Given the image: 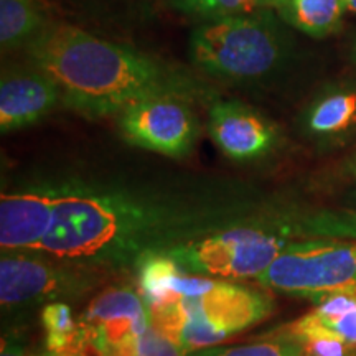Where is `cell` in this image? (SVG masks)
<instances>
[{"label": "cell", "mask_w": 356, "mask_h": 356, "mask_svg": "<svg viewBox=\"0 0 356 356\" xmlns=\"http://www.w3.org/2000/svg\"><path fill=\"white\" fill-rule=\"evenodd\" d=\"M345 3H346V8H348V12L356 13V0H345Z\"/></svg>", "instance_id": "cell-24"}, {"label": "cell", "mask_w": 356, "mask_h": 356, "mask_svg": "<svg viewBox=\"0 0 356 356\" xmlns=\"http://www.w3.org/2000/svg\"><path fill=\"white\" fill-rule=\"evenodd\" d=\"M61 101L60 86L38 68L3 74L0 129L3 134L38 122Z\"/></svg>", "instance_id": "cell-12"}, {"label": "cell", "mask_w": 356, "mask_h": 356, "mask_svg": "<svg viewBox=\"0 0 356 356\" xmlns=\"http://www.w3.org/2000/svg\"><path fill=\"white\" fill-rule=\"evenodd\" d=\"M262 215L256 198L149 185L61 180L55 218L37 251L81 267L136 269L147 256Z\"/></svg>", "instance_id": "cell-1"}, {"label": "cell", "mask_w": 356, "mask_h": 356, "mask_svg": "<svg viewBox=\"0 0 356 356\" xmlns=\"http://www.w3.org/2000/svg\"><path fill=\"white\" fill-rule=\"evenodd\" d=\"M47 26L33 0H0V43L3 50L26 47Z\"/></svg>", "instance_id": "cell-15"}, {"label": "cell", "mask_w": 356, "mask_h": 356, "mask_svg": "<svg viewBox=\"0 0 356 356\" xmlns=\"http://www.w3.org/2000/svg\"><path fill=\"white\" fill-rule=\"evenodd\" d=\"M178 10L190 15L202 17L204 20H215L221 17L252 13L270 8L273 0H172Z\"/></svg>", "instance_id": "cell-18"}, {"label": "cell", "mask_w": 356, "mask_h": 356, "mask_svg": "<svg viewBox=\"0 0 356 356\" xmlns=\"http://www.w3.org/2000/svg\"><path fill=\"white\" fill-rule=\"evenodd\" d=\"M78 322L84 343L97 356H134L152 317L142 293L121 286L99 293Z\"/></svg>", "instance_id": "cell-8"}, {"label": "cell", "mask_w": 356, "mask_h": 356, "mask_svg": "<svg viewBox=\"0 0 356 356\" xmlns=\"http://www.w3.org/2000/svg\"><path fill=\"white\" fill-rule=\"evenodd\" d=\"M304 127L312 137L337 140L356 132V84L325 89L310 102Z\"/></svg>", "instance_id": "cell-13"}, {"label": "cell", "mask_w": 356, "mask_h": 356, "mask_svg": "<svg viewBox=\"0 0 356 356\" xmlns=\"http://www.w3.org/2000/svg\"><path fill=\"white\" fill-rule=\"evenodd\" d=\"M104 274L40 251H2L0 304L20 310L79 299L101 284Z\"/></svg>", "instance_id": "cell-7"}, {"label": "cell", "mask_w": 356, "mask_h": 356, "mask_svg": "<svg viewBox=\"0 0 356 356\" xmlns=\"http://www.w3.org/2000/svg\"><path fill=\"white\" fill-rule=\"evenodd\" d=\"M257 282L269 291L305 297L314 304L335 292L356 289V239H293Z\"/></svg>", "instance_id": "cell-6"}, {"label": "cell", "mask_w": 356, "mask_h": 356, "mask_svg": "<svg viewBox=\"0 0 356 356\" xmlns=\"http://www.w3.org/2000/svg\"><path fill=\"white\" fill-rule=\"evenodd\" d=\"M292 338L307 356H356V343L325 333H297V335H274Z\"/></svg>", "instance_id": "cell-21"}, {"label": "cell", "mask_w": 356, "mask_h": 356, "mask_svg": "<svg viewBox=\"0 0 356 356\" xmlns=\"http://www.w3.org/2000/svg\"><path fill=\"white\" fill-rule=\"evenodd\" d=\"M124 139L150 152L181 159L197 142L200 127L185 97L154 96L118 115Z\"/></svg>", "instance_id": "cell-9"}, {"label": "cell", "mask_w": 356, "mask_h": 356, "mask_svg": "<svg viewBox=\"0 0 356 356\" xmlns=\"http://www.w3.org/2000/svg\"><path fill=\"white\" fill-rule=\"evenodd\" d=\"M300 231L310 236L356 239V213H320L302 221Z\"/></svg>", "instance_id": "cell-20"}, {"label": "cell", "mask_w": 356, "mask_h": 356, "mask_svg": "<svg viewBox=\"0 0 356 356\" xmlns=\"http://www.w3.org/2000/svg\"><path fill=\"white\" fill-rule=\"evenodd\" d=\"M61 180L24 184L0 198V248L2 251H37L50 233Z\"/></svg>", "instance_id": "cell-10"}, {"label": "cell", "mask_w": 356, "mask_h": 356, "mask_svg": "<svg viewBox=\"0 0 356 356\" xmlns=\"http://www.w3.org/2000/svg\"><path fill=\"white\" fill-rule=\"evenodd\" d=\"M0 356H44V355L33 353V351H30L24 343H22L19 338H13L8 335V337H3Z\"/></svg>", "instance_id": "cell-23"}, {"label": "cell", "mask_w": 356, "mask_h": 356, "mask_svg": "<svg viewBox=\"0 0 356 356\" xmlns=\"http://www.w3.org/2000/svg\"><path fill=\"white\" fill-rule=\"evenodd\" d=\"M213 142L234 162H254L277 145V129L264 115L238 101H218L208 114Z\"/></svg>", "instance_id": "cell-11"}, {"label": "cell", "mask_w": 356, "mask_h": 356, "mask_svg": "<svg viewBox=\"0 0 356 356\" xmlns=\"http://www.w3.org/2000/svg\"><path fill=\"white\" fill-rule=\"evenodd\" d=\"M25 51L35 68L60 86L61 101L88 118L119 115L154 96L185 97L191 89L154 58L73 25H47Z\"/></svg>", "instance_id": "cell-2"}, {"label": "cell", "mask_w": 356, "mask_h": 356, "mask_svg": "<svg viewBox=\"0 0 356 356\" xmlns=\"http://www.w3.org/2000/svg\"><path fill=\"white\" fill-rule=\"evenodd\" d=\"M270 8L293 29L317 38L338 30L348 12L345 0H273Z\"/></svg>", "instance_id": "cell-14"}, {"label": "cell", "mask_w": 356, "mask_h": 356, "mask_svg": "<svg viewBox=\"0 0 356 356\" xmlns=\"http://www.w3.org/2000/svg\"><path fill=\"white\" fill-rule=\"evenodd\" d=\"M275 335H297V333H325V335L338 337L341 340L356 343V310L346 312L343 315H320L310 310L299 320L284 325Z\"/></svg>", "instance_id": "cell-17"}, {"label": "cell", "mask_w": 356, "mask_h": 356, "mask_svg": "<svg viewBox=\"0 0 356 356\" xmlns=\"http://www.w3.org/2000/svg\"><path fill=\"white\" fill-rule=\"evenodd\" d=\"M207 20L191 33V58L211 76L228 81H254L273 73L282 58V40L267 13Z\"/></svg>", "instance_id": "cell-5"}, {"label": "cell", "mask_w": 356, "mask_h": 356, "mask_svg": "<svg viewBox=\"0 0 356 356\" xmlns=\"http://www.w3.org/2000/svg\"><path fill=\"white\" fill-rule=\"evenodd\" d=\"M353 50H355V58H356V42H355V48H353Z\"/></svg>", "instance_id": "cell-26"}, {"label": "cell", "mask_w": 356, "mask_h": 356, "mask_svg": "<svg viewBox=\"0 0 356 356\" xmlns=\"http://www.w3.org/2000/svg\"><path fill=\"white\" fill-rule=\"evenodd\" d=\"M269 293L229 280H213L207 291L150 310L155 327L188 353L211 348L273 314Z\"/></svg>", "instance_id": "cell-3"}, {"label": "cell", "mask_w": 356, "mask_h": 356, "mask_svg": "<svg viewBox=\"0 0 356 356\" xmlns=\"http://www.w3.org/2000/svg\"><path fill=\"white\" fill-rule=\"evenodd\" d=\"M190 356H307L304 348L296 340L286 337H274L256 343L238 346H211L198 350Z\"/></svg>", "instance_id": "cell-19"}, {"label": "cell", "mask_w": 356, "mask_h": 356, "mask_svg": "<svg viewBox=\"0 0 356 356\" xmlns=\"http://www.w3.org/2000/svg\"><path fill=\"white\" fill-rule=\"evenodd\" d=\"M42 323L44 328V345L48 351L66 353V351H81L86 346L79 322L73 318V309L68 302L44 305L42 309Z\"/></svg>", "instance_id": "cell-16"}, {"label": "cell", "mask_w": 356, "mask_h": 356, "mask_svg": "<svg viewBox=\"0 0 356 356\" xmlns=\"http://www.w3.org/2000/svg\"><path fill=\"white\" fill-rule=\"evenodd\" d=\"M353 175H355V178H356V162L353 163Z\"/></svg>", "instance_id": "cell-25"}, {"label": "cell", "mask_w": 356, "mask_h": 356, "mask_svg": "<svg viewBox=\"0 0 356 356\" xmlns=\"http://www.w3.org/2000/svg\"><path fill=\"white\" fill-rule=\"evenodd\" d=\"M134 356H190V353L152 323L140 337Z\"/></svg>", "instance_id": "cell-22"}, {"label": "cell", "mask_w": 356, "mask_h": 356, "mask_svg": "<svg viewBox=\"0 0 356 356\" xmlns=\"http://www.w3.org/2000/svg\"><path fill=\"white\" fill-rule=\"evenodd\" d=\"M293 226L262 213L229 228L178 244L163 254L186 273L200 277L229 282L257 280L284 248L293 241Z\"/></svg>", "instance_id": "cell-4"}]
</instances>
